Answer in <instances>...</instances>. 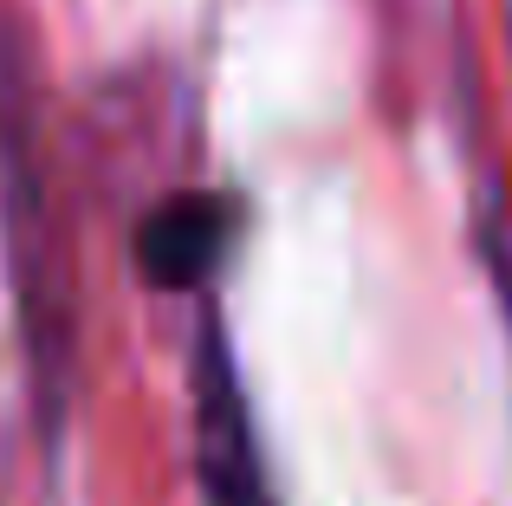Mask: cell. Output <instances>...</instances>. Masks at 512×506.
Segmentation results:
<instances>
[{
  "label": "cell",
  "mask_w": 512,
  "mask_h": 506,
  "mask_svg": "<svg viewBox=\"0 0 512 506\" xmlns=\"http://www.w3.org/2000/svg\"><path fill=\"white\" fill-rule=\"evenodd\" d=\"M506 305H512V286H506Z\"/></svg>",
  "instance_id": "cell-3"
},
{
  "label": "cell",
  "mask_w": 512,
  "mask_h": 506,
  "mask_svg": "<svg viewBox=\"0 0 512 506\" xmlns=\"http://www.w3.org/2000/svg\"><path fill=\"white\" fill-rule=\"evenodd\" d=\"M227 241H234V208L221 195H169L137 228V266L150 286L188 292L221 266Z\"/></svg>",
  "instance_id": "cell-2"
},
{
  "label": "cell",
  "mask_w": 512,
  "mask_h": 506,
  "mask_svg": "<svg viewBox=\"0 0 512 506\" xmlns=\"http://www.w3.org/2000/svg\"><path fill=\"white\" fill-rule=\"evenodd\" d=\"M195 481L208 506H279L221 331H208L195 351Z\"/></svg>",
  "instance_id": "cell-1"
}]
</instances>
